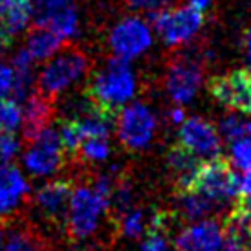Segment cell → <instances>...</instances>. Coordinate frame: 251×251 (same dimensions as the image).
Returning <instances> with one entry per match:
<instances>
[{
    "label": "cell",
    "instance_id": "obj_1",
    "mask_svg": "<svg viewBox=\"0 0 251 251\" xmlns=\"http://www.w3.org/2000/svg\"><path fill=\"white\" fill-rule=\"evenodd\" d=\"M134 92H136V81L128 61L114 57L106 63L103 70L92 77L86 98L101 114L116 118L126 101H130Z\"/></svg>",
    "mask_w": 251,
    "mask_h": 251
},
{
    "label": "cell",
    "instance_id": "obj_2",
    "mask_svg": "<svg viewBox=\"0 0 251 251\" xmlns=\"http://www.w3.org/2000/svg\"><path fill=\"white\" fill-rule=\"evenodd\" d=\"M88 68H90V59L83 50L74 48V46L63 51L59 50V53L50 57L48 64L39 74V79H37L39 94L53 99L68 86L83 79Z\"/></svg>",
    "mask_w": 251,
    "mask_h": 251
},
{
    "label": "cell",
    "instance_id": "obj_3",
    "mask_svg": "<svg viewBox=\"0 0 251 251\" xmlns=\"http://www.w3.org/2000/svg\"><path fill=\"white\" fill-rule=\"evenodd\" d=\"M200 195L207 196L215 203L227 202L237 198L238 193V176L226 158L215 156L207 161H200L195 175L191 176L187 187ZM183 191V189H180Z\"/></svg>",
    "mask_w": 251,
    "mask_h": 251
},
{
    "label": "cell",
    "instance_id": "obj_4",
    "mask_svg": "<svg viewBox=\"0 0 251 251\" xmlns=\"http://www.w3.org/2000/svg\"><path fill=\"white\" fill-rule=\"evenodd\" d=\"M108 207V200L99 195L94 185H81L72 191L68 211H66V227L68 235L75 240H84L98 229L99 218Z\"/></svg>",
    "mask_w": 251,
    "mask_h": 251
},
{
    "label": "cell",
    "instance_id": "obj_5",
    "mask_svg": "<svg viewBox=\"0 0 251 251\" xmlns=\"http://www.w3.org/2000/svg\"><path fill=\"white\" fill-rule=\"evenodd\" d=\"M151 21L158 35L165 44L175 46L183 44L195 35L203 24V11H198L191 4L175 9H158L151 11Z\"/></svg>",
    "mask_w": 251,
    "mask_h": 251
},
{
    "label": "cell",
    "instance_id": "obj_6",
    "mask_svg": "<svg viewBox=\"0 0 251 251\" xmlns=\"http://www.w3.org/2000/svg\"><path fill=\"white\" fill-rule=\"evenodd\" d=\"M22 161L26 171L33 176H50L57 173L64 161V149L59 134L51 126H46L35 140L28 143Z\"/></svg>",
    "mask_w": 251,
    "mask_h": 251
},
{
    "label": "cell",
    "instance_id": "obj_7",
    "mask_svg": "<svg viewBox=\"0 0 251 251\" xmlns=\"http://www.w3.org/2000/svg\"><path fill=\"white\" fill-rule=\"evenodd\" d=\"M156 132V118L145 105L130 103L118 112V134L121 143L130 151L145 149Z\"/></svg>",
    "mask_w": 251,
    "mask_h": 251
},
{
    "label": "cell",
    "instance_id": "obj_8",
    "mask_svg": "<svg viewBox=\"0 0 251 251\" xmlns=\"http://www.w3.org/2000/svg\"><path fill=\"white\" fill-rule=\"evenodd\" d=\"M209 92L218 103L251 116V70L238 68L213 77Z\"/></svg>",
    "mask_w": 251,
    "mask_h": 251
},
{
    "label": "cell",
    "instance_id": "obj_9",
    "mask_svg": "<svg viewBox=\"0 0 251 251\" xmlns=\"http://www.w3.org/2000/svg\"><path fill=\"white\" fill-rule=\"evenodd\" d=\"M152 42L151 28L138 17H126L110 33V48L114 57L130 61L149 50Z\"/></svg>",
    "mask_w": 251,
    "mask_h": 251
},
{
    "label": "cell",
    "instance_id": "obj_10",
    "mask_svg": "<svg viewBox=\"0 0 251 251\" xmlns=\"http://www.w3.org/2000/svg\"><path fill=\"white\" fill-rule=\"evenodd\" d=\"M180 143L196 156L215 158L220 152V136L209 121L202 118H189L181 123Z\"/></svg>",
    "mask_w": 251,
    "mask_h": 251
},
{
    "label": "cell",
    "instance_id": "obj_11",
    "mask_svg": "<svg viewBox=\"0 0 251 251\" xmlns=\"http://www.w3.org/2000/svg\"><path fill=\"white\" fill-rule=\"evenodd\" d=\"M165 84L176 105H185L195 98L202 84V68L187 59L175 61L169 66Z\"/></svg>",
    "mask_w": 251,
    "mask_h": 251
},
{
    "label": "cell",
    "instance_id": "obj_12",
    "mask_svg": "<svg viewBox=\"0 0 251 251\" xmlns=\"http://www.w3.org/2000/svg\"><path fill=\"white\" fill-rule=\"evenodd\" d=\"M74 183L72 180L57 178L48 183H44L35 193V207L42 216L53 222H63L66 220V211H68V202H70Z\"/></svg>",
    "mask_w": 251,
    "mask_h": 251
},
{
    "label": "cell",
    "instance_id": "obj_13",
    "mask_svg": "<svg viewBox=\"0 0 251 251\" xmlns=\"http://www.w3.org/2000/svg\"><path fill=\"white\" fill-rule=\"evenodd\" d=\"M222 237V226L216 220H202L181 231L175 246L178 251H213Z\"/></svg>",
    "mask_w": 251,
    "mask_h": 251
},
{
    "label": "cell",
    "instance_id": "obj_14",
    "mask_svg": "<svg viewBox=\"0 0 251 251\" xmlns=\"http://www.w3.org/2000/svg\"><path fill=\"white\" fill-rule=\"evenodd\" d=\"M53 118V99L46 98L42 94H31L26 99V105L22 108V138L26 143L35 140L37 136L50 126Z\"/></svg>",
    "mask_w": 251,
    "mask_h": 251
},
{
    "label": "cell",
    "instance_id": "obj_15",
    "mask_svg": "<svg viewBox=\"0 0 251 251\" xmlns=\"http://www.w3.org/2000/svg\"><path fill=\"white\" fill-rule=\"evenodd\" d=\"M29 195L26 178L11 163H0V216L13 213Z\"/></svg>",
    "mask_w": 251,
    "mask_h": 251
},
{
    "label": "cell",
    "instance_id": "obj_16",
    "mask_svg": "<svg viewBox=\"0 0 251 251\" xmlns=\"http://www.w3.org/2000/svg\"><path fill=\"white\" fill-rule=\"evenodd\" d=\"M33 19L31 0H0V39L11 42Z\"/></svg>",
    "mask_w": 251,
    "mask_h": 251
},
{
    "label": "cell",
    "instance_id": "obj_17",
    "mask_svg": "<svg viewBox=\"0 0 251 251\" xmlns=\"http://www.w3.org/2000/svg\"><path fill=\"white\" fill-rule=\"evenodd\" d=\"M33 22H35V26L51 29L64 41L75 35L77 29H79V15H77V9L72 2H66L63 6L51 9Z\"/></svg>",
    "mask_w": 251,
    "mask_h": 251
},
{
    "label": "cell",
    "instance_id": "obj_18",
    "mask_svg": "<svg viewBox=\"0 0 251 251\" xmlns=\"http://www.w3.org/2000/svg\"><path fill=\"white\" fill-rule=\"evenodd\" d=\"M64 48V39L53 33L51 29L35 26L26 37V51L35 63L48 61L50 57H53L59 50Z\"/></svg>",
    "mask_w": 251,
    "mask_h": 251
},
{
    "label": "cell",
    "instance_id": "obj_19",
    "mask_svg": "<svg viewBox=\"0 0 251 251\" xmlns=\"http://www.w3.org/2000/svg\"><path fill=\"white\" fill-rule=\"evenodd\" d=\"M33 64L35 61L31 59L26 50H19L13 57V88H11V98L15 101H26L31 92V86L35 83V74H33Z\"/></svg>",
    "mask_w": 251,
    "mask_h": 251
},
{
    "label": "cell",
    "instance_id": "obj_20",
    "mask_svg": "<svg viewBox=\"0 0 251 251\" xmlns=\"http://www.w3.org/2000/svg\"><path fill=\"white\" fill-rule=\"evenodd\" d=\"M167 163L169 169L173 171V175L178 180V191H180V189L187 187L189 180H191V176L195 175L200 160H198L196 154H193L189 149H185L181 143H178V145H175L169 151Z\"/></svg>",
    "mask_w": 251,
    "mask_h": 251
},
{
    "label": "cell",
    "instance_id": "obj_21",
    "mask_svg": "<svg viewBox=\"0 0 251 251\" xmlns=\"http://www.w3.org/2000/svg\"><path fill=\"white\" fill-rule=\"evenodd\" d=\"M178 195H180L181 213L187 216L189 220H202L215 209V202L196 191L183 189V191H178Z\"/></svg>",
    "mask_w": 251,
    "mask_h": 251
},
{
    "label": "cell",
    "instance_id": "obj_22",
    "mask_svg": "<svg viewBox=\"0 0 251 251\" xmlns=\"http://www.w3.org/2000/svg\"><path fill=\"white\" fill-rule=\"evenodd\" d=\"M77 156L86 163H99L110 156L108 138H86L77 149Z\"/></svg>",
    "mask_w": 251,
    "mask_h": 251
},
{
    "label": "cell",
    "instance_id": "obj_23",
    "mask_svg": "<svg viewBox=\"0 0 251 251\" xmlns=\"http://www.w3.org/2000/svg\"><path fill=\"white\" fill-rule=\"evenodd\" d=\"M22 108L13 98H0V132H15L21 128Z\"/></svg>",
    "mask_w": 251,
    "mask_h": 251
},
{
    "label": "cell",
    "instance_id": "obj_24",
    "mask_svg": "<svg viewBox=\"0 0 251 251\" xmlns=\"http://www.w3.org/2000/svg\"><path fill=\"white\" fill-rule=\"evenodd\" d=\"M220 132L227 141H238L251 138V119L240 118V116H226L220 123Z\"/></svg>",
    "mask_w": 251,
    "mask_h": 251
},
{
    "label": "cell",
    "instance_id": "obj_25",
    "mask_svg": "<svg viewBox=\"0 0 251 251\" xmlns=\"http://www.w3.org/2000/svg\"><path fill=\"white\" fill-rule=\"evenodd\" d=\"M145 229V215L141 209H130L121 216V233L128 238H138Z\"/></svg>",
    "mask_w": 251,
    "mask_h": 251
},
{
    "label": "cell",
    "instance_id": "obj_26",
    "mask_svg": "<svg viewBox=\"0 0 251 251\" xmlns=\"http://www.w3.org/2000/svg\"><path fill=\"white\" fill-rule=\"evenodd\" d=\"M4 251H44V246L29 233H13L4 246Z\"/></svg>",
    "mask_w": 251,
    "mask_h": 251
},
{
    "label": "cell",
    "instance_id": "obj_27",
    "mask_svg": "<svg viewBox=\"0 0 251 251\" xmlns=\"http://www.w3.org/2000/svg\"><path fill=\"white\" fill-rule=\"evenodd\" d=\"M231 160H233V165L237 169H240L242 173H244V171H250L251 169V138L233 141Z\"/></svg>",
    "mask_w": 251,
    "mask_h": 251
},
{
    "label": "cell",
    "instance_id": "obj_28",
    "mask_svg": "<svg viewBox=\"0 0 251 251\" xmlns=\"http://www.w3.org/2000/svg\"><path fill=\"white\" fill-rule=\"evenodd\" d=\"M21 141L15 132H0V163H11L17 158Z\"/></svg>",
    "mask_w": 251,
    "mask_h": 251
},
{
    "label": "cell",
    "instance_id": "obj_29",
    "mask_svg": "<svg viewBox=\"0 0 251 251\" xmlns=\"http://www.w3.org/2000/svg\"><path fill=\"white\" fill-rule=\"evenodd\" d=\"M13 88V68L0 61V98H6Z\"/></svg>",
    "mask_w": 251,
    "mask_h": 251
},
{
    "label": "cell",
    "instance_id": "obj_30",
    "mask_svg": "<svg viewBox=\"0 0 251 251\" xmlns=\"http://www.w3.org/2000/svg\"><path fill=\"white\" fill-rule=\"evenodd\" d=\"M128 4L136 9H145V11H158L167 6L171 0H126Z\"/></svg>",
    "mask_w": 251,
    "mask_h": 251
},
{
    "label": "cell",
    "instance_id": "obj_31",
    "mask_svg": "<svg viewBox=\"0 0 251 251\" xmlns=\"http://www.w3.org/2000/svg\"><path fill=\"white\" fill-rule=\"evenodd\" d=\"M213 251H250V250H248L244 244H240L238 240H235V238L224 235L222 240L218 242V246H216Z\"/></svg>",
    "mask_w": 251,
    "mask_h": 251
},
{
    "label": "cell",
    "instance_id": "obj_32",
    "mask_svg": "<svg viewBox=\"0 0 251 251\" xmlns=\"http://www.w3.org/2000/svg\"><path fill=\"white\" fill-rule=\"evenodd\" d=\"M183 118H185V114H183V110L178 108V106L169 112V121H171L173 125H181V123H183Z\"/></svg>",
    "mask_w": 251,
    "mask_h": 251
},
{
    "label": "cell",
    "instance_id": "obj_33",
    "mask_svg": "<svg viewBox=\"0 0 251 251\" xmlns=\"http://www.w3.org/2000/svg\"><path fill=\"white\" fill-rule=\"evenodd\" d=\"M187 4H191L193 7H196L198 11H203V13H205V11H207V7L211 6V0H189Z\"/></svg>",
    "mask_w": 251,
    "mask_h": 251
},
{
    "label": "cell",
    "instance_id": "obj_34",
    "mask_svg": "<svg viewBox=\"0 0 251 251\" xmlns=\"http://www.w3.org/2000/svg\"><path fill=\"white\" fill-rule=\"evenodd\" d=\"M244 48H246V57H248V61L251 63V29H248V31H246Z\"/></svg>",
    "mask_w": 251,
    "mask_h": 251
},
{
    "label": "cell",
    "instance_id": "obj_35",
    "mask_svg": "<svg viewBox=\"0 0 251 251\" xmlns=\"http://www.w3.org/2000/svg\"><path fill=\"white\" fill-rule=\"evenodd\" d=\"M2 246H4V235H2V231H0V250H2Z\"/></svg>",
    "mask_w": 251,
    "mask_h": 251
},
{
    "label": "cell",
    "instance_id": "obj_36",
    "mask_svg": "<svg viewBox=\"0 0 251 251\" xmlns=\"http://www.w3.org/2000/svg\"><path fill=\"white\" fill-rule=\"evenodd\" d=\"M250 229H251V224H250Z\"/></svg>",
    "mask_w": 251,
    "mask_h": 251
}]
</instances>
